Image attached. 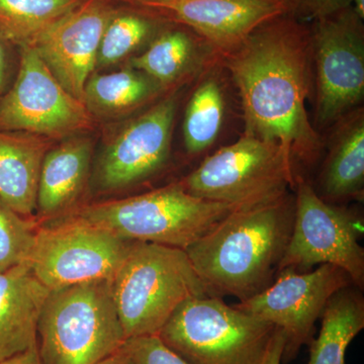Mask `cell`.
<instances>
[{
	"instance_id": "cell-1",
	"label": "cell",
	"mask_w": 364,
	"mask_h": 364,
	"mask_svg": "<svg viewBox=\"0 0 364 364\" xmlns=\"http://www.w3.org/2000/svg\"><path fill=\"white\" fill-rule=\"evenodd\" d=\"M225 52L240 91L245 135L279 145L294 169L296 161L306 166L317 161L323 143L306 109L310 32L284 14Z\"/></svg>"
},
{
	"instance_id": "cell-2",
	"label": "cell",
	"mask_w": 364,
	"mask_h": 364,
	"mask_svg": "<svg viewBox=\"0 0 364 364\" xmlns=\"http://www.w3.org/2000/svg\"><path fill=\"white\" fill-rule=\"evenodd\" d=\"M289 193L257 207L235 210L186 251L208 296L239 301L267 289L279 273L293 231Z\"/></svg>"
},
{
	"instance_id": "cell-3",
	"label": "cell",
	"mask_w": 364,
	"mask_h": 364,
	"mask_svg": "<svg viewBox=\"0 0 364 364\" xmlns=\"http://www.w3.org/2000/svg\"><path fill=\"white\" fill-rule=\"evenodd\" d=\"M126 338L159 334L184 301L208 296L182 249L133 242L112 279Z\"/></svg>"
},
{
	"instance_id": "cell-4",
	"label": "cell",
	"mask_w": 364,
	"mask_h": 364,
	"mask_svg": "<svg viewBox=\"0 0 364 364\" xmlns=\"http://www.w3.org/2000/svg\"><path fill=\"white\" fill-rule=\"evenodd\" d=\"M126 340L112 279L50 291L38 324L42 364H97Z\"/></svg>"
},
{
	"instance_id": "cell-5",
	"label": "cell",
	"mask_w": 364,
	"mask_h": 364,
	"mask_svg": "<svg viewBox=\"0 0 364 364\" xmlns=\"http://www.w3.org/2000/svg\"><path fill=\"white\" fill-rule=\"evenodd\" d=\"M232 210L191 195L177 182L143 195L91 203L71 215L124 240L186 250Z\"/></svg>"
},
{
	"instance_id": "cell-6",
	"label": "cell",
	"mask_w": 364,
	"mask_h": 364,
	"mask_svg": "<svg viewBox=\"0 0 364 364\" xmlns=\"http://www.w3.org/2000/svg\"><path fill=\"white\" fill-rule=\"evenodd\" d=\"M275 327L223 298L182 303L158 336L191 364H264Z\"/></svg>"
},
{
	"instance_id": "cell-7",
	"label": "cell",
	"mask_w": 364,
	"mask_h": 364,
	"mask_svg": "<svg viewBox=\"0 0 364 364\" xmlns=\"http://www.w3.org/2000/svg\"><path fill=\"white\" fill-rule=\"evenodd\" d=\"M294 178L293 163L279 145L244 135L205 158L178 183L198 198L245 210L287 195Z\"/></svg>"
},
{
	"instance_id": "cell-8",
	"label": "cell",
	"mask_w": 364,
	"mask_h": 364,
	"mask_svg": "<svg viewBox=\"0 0 364 364\" xmlns=\"http://www.w3.org/2000/svg\"><path fill=\"white\" fill-rule=\"evenodd\" d=\"M294 179L293 231L279 272H306L331 264L343 269L353 286L363 291L364 249L359 243L363 218L343 205L325 202L303 176Z\"/></svg>"
},
{
	"instance_id": "cell-9",
	"label": "cell",
	"mask_w": 364,
	"mask_h": 364,
	"mask_svg": "<svg viewBox=\"0 0 364 364\" xmlns=\"http://www.w3.org/2000/svg\"><path fill=\"white\" fill-rule=\"evenodd\" d=\"M132 243L69 215L38 229L30 263L50 291L112 279Z\"/></svg>"
},
{
	"instance_id": "cell-10",
	"label": "cell",
	"mask_w": 364,
	"mask_h": 364,
	"mask_svg": "<svg viewBox=\"0 0 364 364\" xmlns=\"http://www.w3.org/2000/svg\"><path fill=\"white\" fill-rule=\"evenodd\" d=\"M351 284L348 274L331 264L318 265L306 272L284 269L264 291L235 306L282 330V363L287 364L315 338L316 323L330 299Z\"/></svg>"
},
{
	"instance_id": "cell-11",
	"label": "cell",
	"mask_w": 364,
	"mask_h": 364,
	"mask_svg": "<svg viewBox=\"0 0 364 364\" xmlns=\"http://www.w3.org/2000/svg\"><path fill=\"white\" fill-rule=\"evenodd\" d=\"M18 77L0 100V130L61 139L90 130L93 117L53 75L33 47L21 48Z\"/></svg>"
},
{
	"instance_id": "cell-12",
	"label": "cell",
	"mask_w": 364,
	"mask_h": 364,
	"mask_svg": "<svg viewBox=\"0 0 364 364\" xmlns=\"http://www.w3.org/2000/svg\"><path fill=\"white\" fill-rule=\"evenodd\" d=\"M353 6L314 21L311 50L317 69L316 122L322 127L338 122L363 100L364 33Z\"/></svg>"
},
{
	"instance_id": "cell-13",
	"label": "cell",
	"mask_w": 364,
	"mask_h": 364,
	"mask_svg": "<svg viewBox=\"0 0 364 364\" xmlns=\"http://www.w3.org/2000/svg\"><path fill=\"white\" fill-rule=\"evenodd\" d=\"M174 98L158 102L124 126L102 152L95 183L105 191H119L156 174L168 160Z\"/></svg>"
},
{
	"instance_id": "cell-14",
	"label": "cell",
	"mask_w": 364,
	"mask_h": 364,
	"mask_svg": "<svg viewBox=\"0 0 364 364\" xmlns=\"http://www.w3.org/2000/svg\"><path fill=\"white\" fill-rule=\"evenodd\" d=\"M116 14L102 0H85L33 46L60 85L82 102L102 35Z\"/></svg>"
},
{
	"instance_id": "cell-15",
	"label": "cell",
	"mask_w": 364,
	"mask_h": 364,
	"mask_svg": "<svg viewBox=\"0 0 364 364\" xmlns=\"http://www.w3.org/2000/svg\"><path fill=\"white\" fill-rule=\"evenodd\" d=\"M161 9L215 47L228 51L258 26L287 14L282 4L268 0H167Z\"/></svg>"
},
{
	"instance_id": "cell-16",
	"label": "cell",
	"mask_w": 364,
	"mask_h": 364,
	"mask_svg": "<svg viewBox=\"0 0 364 364\" xmlns=\"http://www.w3.org/2000/svg\"><path fill=\"white\" fill-rule=\"evenodd\" d=\"M49 294L30 262L0 272V361L37 345L38 324Z\"/></svg>"
},
{
	"instance_id": "cell-17",
	"label": "cell",
	"mask_w": 364,
	"mask_h": 364,
	"mask_svg": "<svg viewBox=\"0 0 364 364\" xmlns=\"http://www.w3.org/2000/svg\"><path fill=\"white\" fill-rule=\"evenodd\" d=\"M329 154L323 164L316 193L325 202L343 205L363 200L364 189V117L363 109L340 119Z\"/></svg>"
},
{
	"instance_id": "cell-18",
	"label": "cell",
	"mask_w": 364,
	"mask_h": 364,
	"mask_svg": "<svg viewBox=\"0 0 364 364\" xmlns=\"http://www.w3.org/2000/svg\"><path fill=\"white\" fill-rule=\"evenodd\" d=\"M49 151L43 136L0 130V200L21 217L37 210L41 167Z\"/></svg>"
},
{
	"instance_id": "cell-19",
	"label": "cell",
	"mask_w": 364,
	"mask_h": 364,
	"mask_svg": "<svg viewBox=\"0 0 364 364\" xmlns=\"http://www.w3.org/2000/svg\"><path fill=\"white\" fill-rule=\"evenodd\" d=\"M92 144L87 138H70L45 155L38 186L41 217H56L78 200L87 182Z\"/></svg>"
},
{
	"instance_id": "cell-20",
	"label": "cell",
	"mask_w": 364,
	"mask_h": 364,
	"mask_svg": "<svg viewBox=\"0 0 364 364\" xmlns=\"http://www.w3.org/2000/svg\"><path fill=\"white\" fill-rule=\"evenodd\" d=\"M363 329L364 298L361 289L351 284L328 301L320 333L308 345V364H345L347 348Z\"/></svg>"
},
{
	"instance_id": "cell-21",
	"label": "cell",
	"mask_w": 364,
	"mask_h": 364,
	"mask_svg": "<svg viewBox=\"0 0 364 364\" xmlns=\"http://www.w3.org/2000/svg\"><path fill=\"white\" fill-rule=\"evenodd\" d=\"M161 87L133 68L90 76L85 85V105L91 114L117 117L140 107Z\"/></svg>"
},
{
	"instance_id": "cell-22",
	"label": "cell",
	"mask_w": 364,
	"mask_h": 364,
	"mask_svg": "<svg viewBox=\"0 0 364 364\" xmlns=\"http://www.w3.org/2000/svg\"><path fill=\"white\" fill-rule=\"evenodd\" d=\"M85 0H0V39L33 47Z\"/></svg>"
},
{
	"instance_id": "cell-23",
	"label": "cell",
	"mask_w": 364,
	"mask_h": 364,
	"mask_svg": "<svg viewBox=\"0 0 364 364\" xmlns=\"http://www.w3.org/2000/svg\"><path fill=\"white\" fill-rule=\"evenodd\" d=\"M195 54V40L188 33L170 30L158 36L142 54L133 57L130 65L164 86L181 77Z\"/></svg>"
},
{
	"instance_id": "cell-24",
	"label": "cell",
	"mask_w": 364,
	"mask_h": 364,
	"mask_svg": "<svg viewBox=\"0 0 364 364\" xmlns=\"http://www.w3.org/2000/svg\"><path fill=\"white\" fill-rule=\"evenodd\" d=\"M221 87L214 80L203 82L193 93L184 117V144L188 154L198 155L217 140L224 122Z\"/></svg>"
},
{
	"instance_id": "cell-25",
	"label": "cell",
	"mask_w": 364,
	"mask_h": 364,
	"mask_svg": "<svg viewBox=\"0 0 364 364\" xmlns=\"http://www.w3.org/2000/svg\"><path fill=\"white\" fill-rule=\"evenodd\" d=\"M155 30V21L143 14H114L102 35L97 65L107 67L126 58L149 39Z\"/></svg>"
},
{
	"instance_id": "cell-26",
	"label": "cell",
	"mask_w": 364,
	"mask_h": 364,
	"mask_svg": "<svg viewBox=\"0 0 364 364\" xmlns=\"http://www.w3.org/2000/svg\"><path fill=\"white\" fill-rule=\"evenodd\" d=\"M38 229L0 200V272L30 262Z\"/></svg>"
},
{
	"instance_id": "cell-27",
	"label": "cell",
	"mask_w": 364,
	"mask_h": 364,
	"mask_svg": "<svg viewBox=\"0 0 364 364\" xmlns=\"http://www.w3.org/2000/svg\"><path fill=\"white\" fill-rule=\"evenodd\" d=\"M123 347L136 364H191L164 344L158 335L127 339Z\"/></svg>"
},
{
	"instance_id": "cell-28",
	"label": "cell",
	"mask_w": 364,
	"mask_h": 364,
	"mask_svg": "<svg viewBox=\"0 0 364 364\" xmlns=\"http://www.w3.org/2000/svg\"><path fill=\"white\" fill-rule=\"evenodd\" d=\"M286 13L293 18L317 21L352 6L351 0H282Z\"/></svg>"
},
{
	"instance_id": "cell-29",
	"label": "cell",
	"mask_w": 364,
	"mask_h": 364,
	"mask_svg": "<svg viewBox=\"0 0 364 364\" xmlns=\"http://www.w3.org/2000/svg\"><path fill=\"white\" fill-rule=\"evenodd\" d=\"M284 349V333L279 328L275 327L274 334H273L272 344H270L269 350H268L267 359L264 364H280L282 363V353Z\"/></svg>"
},
{
	"instance_id": "cell-30",
	"label": "cell",
	"mask_w": 364,
	"mask_h": 364,
	"mask_svg": "<svg viewBox=\"0 0 364 364\" xmlns=\"http://www.w3.org/2000/svg\"><path fill=\"white\" fill-rule=\"evenodd\" d=\"M0 364H42V361H41L38 346L35 345L28 350L0 361Z\"/></svg>"
},
{
	"instance_id": "cell-31",
	"label": "cell",
	"mask_w": 364,
	"mask_h": 364,
	"mask_svg": "<svg viewBox=\"0 0 364 364\" xmlns=\"http://www.w3.org/2000/svg\"><path fill=\"white\" fill-rule=\"evenodd\" d=\"M97 364H136L133 358L129 355L128 352L124 350V347L119 348V350L114 352L111 355L107 356Z\"/></svg>"
},
{
	"instance_id": "cell-32",
	"label": "cell",
	"mask_w": 364,
	"mask_h": 364,
	"mask_svg": "<svg viewBox=\"0 0 364 364\" xmlns=\"http://www.w3.org/2000/svg\"><path fill=\"white\" fill-rule=\"evenodd\" d=\"M6 52L4 49V41L0 39V95H1L2 88L6 82Z\"/></svg>"
},
{
	"instance_id": "cell-33",
	"label": "cell",
	"mask_w": 364,
	"mask_h": 364,
	"mask_svg": "<svg viewBox=\"0 0 364 364\" xmlns=\"http://www.w3.org/2000/svg\"><path fill=\"white\" fill-rule=\"evenodd\" d=\"M352 6L361 18H364V0H351Z\"/></svg>"
},
{
	"instance_id": "cell-34",
	"label": "cell",
	"mask_w": 364,
	"mask_h": 364,
	"mask_svg": "<svg viewBox=\"0 0 364 364\" xmlns=\"http://www.w3.org/2000/svg\"><path fill=\"white\" fill-rule=\"evenodd\" d=\"M129 1L136 2V4H141V6L152 7L153 9L157 4L167 1V0H129Z\"/></svg>"
},
{
	"instance_id": "cell-35",
	"label": "cell",
	"mask_w": 364,
	"mask_h": 364,
	"mask_svg": "<svg viewBox=\"0 0 364 364\" xmlns=\"http://www.w3.org/2000/svg\"><path fill=\"white\" fill-rule=\"evenodd\" d=\"M268 1L277 2V4H282V0H268Z\"/></svg>"
}]
</instances>
